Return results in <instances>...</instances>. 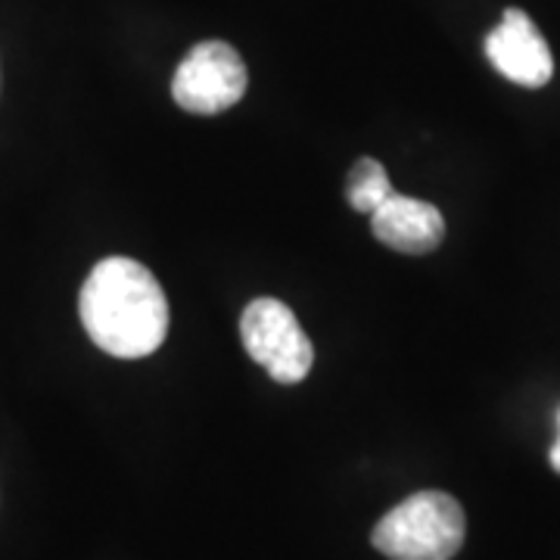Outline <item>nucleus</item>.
<instances>
[{
    "label": "nucleus",
    "instance_id": "1",
    "mask_svg": "<svg viewBox=\"0 0 560 560\" xmlns=\"http://www.w3.org/2000/svg\"><path fill=\"white\" fill-rule=\"evenodd\" d=\"M88 337L113 359L153 355L168 334V300L147 265L109 256L94 265L79 296Z\"/></svg>",
    "mask_w": 560,
    "mask_h": 560
},
{
    "label": "nucleus",
    "instance_id": "2",
    "mask_svg": "<svg viewBox=\"0 0 560 560\" xmlns=\"http://www.w3.org/2000/svg\"><path fill=\"white\" fill-rule=\"evenodd\" d=\"M467 521L458 499L448 492H415L386 511L371 541L389 560H452L464 545Z\"/></svg>",
    "mask_w": 560,
    "mask_h": 560
},
{
    "label": "nucleus",
    "instance_id": "3",
    "mask_svg": "<svg viewBox=\"0 0 560 560\" xmlns=\"http://www.w3.org/2000/svg\"><path fill=\"white\" fill-rule=\"evenodd\" d=\"M241 340L249 359L278 383H300L315 364V346L287 302L261 296L243 308Z\"/></svg>",
    "mask_w": 560,
    "mask_h": 560
},
{
    "label": "nucleus",
    "instance_id": "4",
    "mask_svg": "<svg viewBox=\"0 0 560 560\" xmlns=\"http://www.w3.org/2000/svg\"><path fill=\"white\" fill-rule=\"evenodd\" d=\"M246 81V66L231 44L202 40L180 60L172 79V97L187 113L219 116L243 101Z\"/></svg>",
    "mask_w": 560,
    "mask_h": 560
},
{
    "label": "nucleus",
    "instance_id": "5",
    "mask_svg": "<svg viewBox=\"0 0 560 560\" xmlns=\"http://www.w3.org/2000/svg\"><path fill=\"white\" fill-rule=\"evenodd\" d=\"M486 57L504 79L523 88H541L555 75V57H551L548 40L541 38L536 22L517 7L504 10L499 25L489 32Z\"/></svg>",
    "mask_w": 560,
    "mask_h": 560
},
{
    "label": "nucleus",
    "instance_id": "6",
    "mask_svg": "<svg viewBox=\"0 0 560 560\" xmlns=\"http://www.w3.org/2000/svg\"><path fill=\"white\" fill-rule=\"evenodd\" d=\"M371 231L374 237L405 256H423L433 253L445 237V219L433 202L393 194L371 212Z\"/></svg>",
    "mask_w": 560,
    "mask_h": 560
},
{
    "label": "nucleus",
    "instance_id": "7",
    "mask_svg": "<svg viewBox=\"0 0 560 560\" xmlns=\"http://www.w3.org/2000/svg\"><path fill=\"white\" fill-rule=\"evenodd\" d=\"M396 190H393V184H389V175H386V168H383L381 162L371 160V156H364L352 165V172H349V178H346V200L349 206L355 209V212H374L381 202H386L393 197Z\"/></svg>",
    "mask_w": 560,
    "mask_h": 560
},
{
    "label": "nucleus",
    "instance_id": "8",
    "mask_svg": "<svg viewBox=\"0 0 560 560\" xmlns=\"http://www.w3.org/2000/svg\"><path fill=\"white\" fill-rule=\"evenodd\" d=\"M558 423H560V415H558ZM548 458H551V467H555V470L560 474V436H558V442L551 445V455H548Z\"/></svg>",
    "mask_w": 560,
    "mask_h": 560
}]
</instances>
